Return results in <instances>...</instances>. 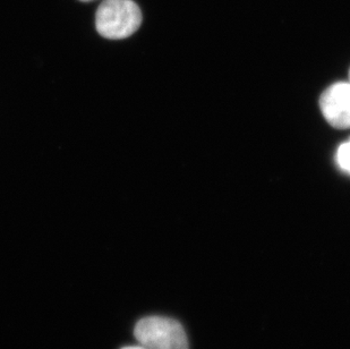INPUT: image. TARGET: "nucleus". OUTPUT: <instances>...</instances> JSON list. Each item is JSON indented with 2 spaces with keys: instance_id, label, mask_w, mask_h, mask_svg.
Masks as SVG:
<instances>
[{
  "instance_id": "nucleus-4",
  "label": "nucleus",
  "mask_w": 350,
  "mask_h": 349,
  "mask_svg": "<svg viewBox=\"0 0 350 349\" xmlns=\"http://www.w3.org/2000/svg\"><path fill=\"white\" fill-rule=\"evenodd\" d=\"M336 162L342 172L350 174V139L338 148Z\"/></svg>"
},
{
  "instance_id": "nucleus-2",
  "label": "nucleus",
  "mask_w": 350,
  "mask_h": 349,
  "mask_svg": "<svg viewBox=\"0 0 350 349\" xmlns=\"http://www.w3.org/2000/svg\"><path fill=\"white\" fill-rule=\"evenodd\" d=\"M134 335L146 349H189L182 324L165 316H148L136 323Z\"/></svg>"
},
{
  "instance_id": "nucleus-3",
  "label": "nucleus",
  "mask_w": 350,
  "mask_h": 349,
  "mask_svg": "<svg viewBox=\"0 0 350 349\" xmlns=\"http://www.w3.org/2000/svg\"><path fill=\"white\" fill-rule=\"evenodd\" d=\"M320 110L334 129H350V81L331 84L319 100Z\"/></svg>"
},
{
  "instance_id": "nucleus-5",
  "label": "nucleus",
  "mask_w": 350,
  "mask_h": 349,
  "mask_svg": "<svg viewBox=\"0 0 350 349\" xmlns=\"http://www.w3.org/2000/svg\"><path fill=\"white\" fill-rule=\"evenodd\" d=\"M122 349H146V348H144V347H142V346H141V345H139V346L124 347V348H122Z\"/></svg>"
},
{
  "instance_id": "nucleus-7",
  "label": "nucleus",
  "mask_w": 350,
  "mask_h": 349,
  "mask_svg": "<svg viewBox=\"0 0 350 349\" xmlns=\"http://www.w3.org/2000/svg\"><path fill=\"white\" fill-rule=\"evenodd\" d=\"M349 81H350V70H349Z\"/></svg>"
},
{
  "instance_id": "nucleus-6",
  "label": "nucleus",
  "mask_w": 350,
  "mask_h": 349,
  "mask_svg": "<svg viewBox=\"0 0 350 349\" xmlns=\"http://www.w3.org/2000/svg\"><path fill=\"white\" fill-rule=\"evenodd\" d=\"M81 1H92V0H81Z\"/></svg>"
},
{
  "instance_id": "nucleus-1",
  "label": "nucleus",
  "mask_w": 350,
  "mask_h": 349,
  "mask_svg": "<svg viewBox=\"0 0 350 349\" xmlns=\"http://www.w3.org/2000/svg\"><path fill=\"white\" fill-rule=\"evenodd\" d=\"M141 24L142 13L133 0H105L96 10V31L107 39L129 38Z\"/></svg>"
}]
</instances>
